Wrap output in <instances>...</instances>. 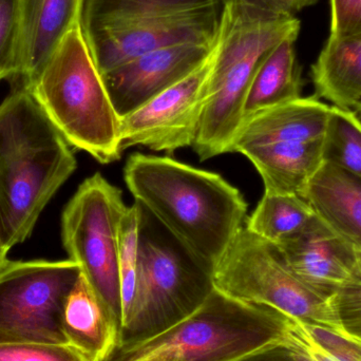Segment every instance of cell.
Returning <instances> with one entry per match:
<instances>
[{
  "mask_svg": "<svg viewBox=\"0 0 361 361\" xmlns=\"http://www.w3.org/2000/svg\"><path fill=\"white\" fill-rule=\"evenodd\" d=\"M124 179L135 203L212 271L245 225L243 195L216 173L135 154L127 160Z\"/></svg>",
  "mask_w": 361,
  "mask_h": 361,
  "instance_id": "cell-1",
  "label": "cell"
},
{
  "mask_svg": "<svg viewBox=\"0 0 361 361\" xmlns=\"http://www.w3.org/2000/svg\"><path fill=\"white\" fill-rule=\"evenodd\" d=\"M78 162L33 93L13 87L0 104V237L11 250L32 235Z\"/></svg>",
  "mask_w": 361,
  "mask_h": 361,
  "instance_id": "cell-2",
  "label": "cell"
},
{
  "mask_svg": "<svg viewBox=\"0 0 361 361\" xmlns=\"http://www.w3.org/2000/svg\"><path fill=\"white\" fill-rule=\"evenodd\" d=\"M222 10V0H84L80 27L103 75L163 47H214Z\"/></svg>",
  "mask_w": 361,
  "mask_h": 361,
  "instance_id": "cell-3",
  "label": "cell"
},
{
  "mask_svg": "<svg viewBox=\"0 0 361 361\" xmlns=\"http://www.w3.org/2000/svg\"><path fill=\"white\" fill-rule=\"evenodd\" d=\"M29 90L70 146L102 164L120 159L122 118L80 25L63 38Z\"/></svg>",
  "mask_w": 361,
  "mask_h": 361,
  "instance_id": "cell-4",
  "label": "cell"
},
{
  "mask_svg": "<svg viewBox=\"0 0 361 361\" xmlns=\"http://www.w3.org/2000/svg\"><path fill=\"white\" fill-rule=\"evenodd\" d=\"M140 207L137 284L118 345L166 332L195 313L214 290L212 269Z\"/></svg>",
  "mask_w": 361,
  "mask_h": 361,
  "instance_id": "cell-5",
  "label": "cell"
},
{
  "mask_svg": "<svg viewBox=\"0 0 361 361\" xmlns=\"http://www.w3.org/2000/svg\"><path fill=\"white\" fill-rule=\"evenodd\" d=\"M288 316L214 288L203 305L162 334L120 345L105 361H233L279 341Z\"/></svg>",
  "mask_w": 361,
  "mask_h": 361,
  "instance_id": "cell-6",
  "label": "cell"
},
{
  "mask_svg": "<svg viewBox=\"0 0 361 361\" xmlns=\"http://www.w3.org/2000/svg\"><path fill=\"white\" fill-rule=\"evenodd\" d=\"M212 281L216 290L231 298L267 305L288 317L348 333L332 297L301 281L276 244L261 239L245 226L214 265Z\"/></svg>",
  "mask_w": 361,
  "mask_h": 361,
  "instance_id": "cell-7",
  "label": "cell"
},
{
  "mask_svg": "<svg viewBox=\"0 0 361 361\" xmlns=\"http://www.w3.org/2000/svg\"><path fill=\"white\" fill-rule=\"evenodd\" d=\"M127 205L120 188L101 173L84 180L61 216V240L118 330L122 329L121 222Z\"/></svg>",
  "mask_w": 361,
  "mask_h": 361,
  "instance_id": "cell-8",
  "label": "cell"
},
{
  "mask_svg": "<svg viewBox=\"0 0 361 361\" xmlns=\"http://www.w3.org/2000/svg\"><path fill=\"white\" fill-rule=\"evenodd\" d=\"M80 276L73 261H8L0 271V345H68L63 305Z\"/></svg>",
  "mask_w": 361,
  "mask_h": 361,
  "instance_id": "cell-9",
  "label": "cell"
},
{
  "mask_svg": "<svg viewBox=\"0 0 361 361\" xmlns=\"http://www.w3.org/2000/svg\"><path fill=\"white\" fill-rule=\"evenodd\" d=\"M210 66L212 56L188 78L124 116L121 124L122 152L133 146L166 152L192 147L207 99Z\"/></svg>",
  "mask_w": 361,
  "mask_h": 361,
  "instance_id": "cell-10",
  "label": "cell"
},
{
  "mask_svg": "<svg viewBox=\"0 0 361 361\" xmlns=\"http://www.w3.org/2000/svg\"><path fill=\"white\" fill-rule=\"evenodd\" d=\"M214 47L180 44L144 53L107 73L104 82L121 118L182 82L212 56Z\"/></svg>",
  "mask_w": 361,
  "mask_h": 361,
  "instance_id": "cell-11",
  "label": "cell"
},
{
  "mask_svg": "<svg viewBox=\"0 0 361 361\" xmlns=\"http://www.w3.org/2000/svg\"><path fill=\"white\" fill-rule=\"evenodd\" d=\"M293 273L307 286L332 297L351 277L357 252L317 216L278 244Z\"/></svg>",
  "mask_w": 361,
  "mask_h": 361,
  "instance_id": "cell-12",
  "label": "cell"
},
{
  "mask_svg": "<svg viewBox=\"0 0 361 361\" xmlns=\"http://www.w3.org/2000/svg\"><path fill=\"white\" fill-rule=\"evenodd\" d=\"M84 0H18L19 44L13 87L29 89L63 38L80 25Z\"/></svg>",
  "mask_w": 361,
  "mask_h": 361,
  "instance_id": "cell-13",
  "label": "cell"
},
{
  "mask_svg": "<svg viewBox=\"0 0 361 361\" xmlns=\"http://www.w3.org/2000/svg\"><path fill=\"white\" fill-rule=\"evenodd\" d=\"M332 106L318 97L295 101L244 118L231 152L275 143H305L324 140Z\"/></svg>",
  "mask_w": 361,
  "mask_h": 361,
  "instance_id": "cell-14",
  "label": "cell"
},
{
  "mask_svg": "<svg viewBox=\"0 0 361 361\" xmlns=\"http://www.w3.org/2000/svg\"><path fill=\"white\" fill-rule=\"evenodd\" d=\"M316 216L361 252V179L324 162L302 195Z\"/></svg>",
  "mask_w": 361,
  "mask_h": 361,
  "instance_id": "cell-15",
  "label": "cell"
},
{
  "mask_svg": "<svg viewBox=\"0 0 361 361\" xmlns=\"http://www.w3.org/2000/svg\"><path fill=\"white\" fill-rule=\"evenodd\" d=\"M68 345L87 361H105L120 343V330L80 274L63 305Z\"/></svg>",
  "mask_w": 361,
  "mask_h": 361,
  "instance_id": "cell-16",
  "label": "cell"
},
{
  "mask_svg": "<svg viewBox=\"0 0 361 361\" xmlns=\"http://www.w3.org/2000/svg\"><path fill=\"white\" fill-rule=\"evenodd\" d=\"M324 140L254 146L240 154L258 171L264 184V193L302 197L324 163Z\"/></svg>",
  "mask_w": 361,
  "mask_h": 361,
  "instance_id": "cell-17",
  "label": "cell"
},
{
  "mask_svg": "<svg viewBox=\"0 0 361 361\" xmlns=\"http://www.w3.org/2000/svg\"><path fill=\"white\" fill-rule=\"evenodd\" d=\"M311 75L319 99L354 109L361 102V33L329 37Z\"/></svg>",
  "mask_w": 361,
  "mask_h": 361,
  "instance_id": "cell-18",
  "label": "cell"
},
{
  "mask_svg": "<svg viewBox=\"0 0 361 361\" xmlns=\"http://www.w3.org/2000/svg\"><path fill=\"white\" fill-rule=\"evenodd\" d=\"M296 40H282L259 66L246 97L244 118L301 97L303 82Z\"/></svg>",
  "mask_w": 361,
  "mask_h": 361,
  "instance_id": "cell-19",
  "label": "cell"
},
{
  "mask_svg": "<svg viewBox=\"0 0 361 361\" xmlns=\"http://www.w3.org/2000/svg\"><path fill=\"white\" fill-rule=\"evenodd\" d=\"M281 341L297 361H361V339L288 317Z\"/></svg>",
  "mask_w": 361,
  "mask_h": 361,
  "instance_id": "cell-20",
  "label": "cell"
},
{
  "mask_svg": "<svg viewBox=\"0 0 361 361\" xmlns=\"http://www.w3.org/2000/svg\"><path fill=\"white\" fill-rule=\"evenodd\" d=\"M315 216L309 202L301 195L264 193L244 226L261 239L278 245L298 233Z\"/></svg>",
  "mask_w": 361,
  "mask_h": 361,
  "instance_id": "cell-21",
  "label": "cell"
},
{
  "mask_svg": "<svg viewBox=\"0 0 361 361\" xmlns=\"http://www.w3.org/2000/svg\"><path fill=\"white\" fill-rule=\"evenodd\" d=\"M324 159L361 179V127L351 110L332 106L324 140Z\"/></svg>",
  "mask_w": 361,
  "mask_h": 361,
  "instance_id": "cell-22",
  "label": "cell"
},
{
  "mask_svg": "<svg viewBox=\"0 0 361 361\" xmlns=\"http://www.w3.org/2000/svg\"><path fill=\"white\" fill-rule=\"evenodd\" d=\"M140 223H141V207L139 204L135 203L133 206H127L121 222L120 255H118L123 320L130 309L133 297H135L137 267H139Z\"/></svg>",
  "mask_w": 361,
  "mask_h": 361,
  "instance_id": "cell-23",
  "label": "cell"
},
{
  "mask_svg": "<svg viewBox=\"0 0 361 361\" xmlns=\"http://www.w3.org/2000/svg\"><path fill=\"white\" fill-rule=\"evenodd\" d=\"M18 44V0H0V80L16 75Z\"/></svg>",
  "mask_w": 361,
  "mask_h": 361,
  "instance_id": "cell-24",
  "label": "cell"
},
{
  "mask_svg": "<svg viewBox=\"0 0 361 361\" xmlns=\"http://www.w3.org/2000/svg\"><path fill=\"white\" fill-rule=\"evenodd\" d=\"M333 305L343 328L361 339V252L350 279L332 296Z\"/></svg>",
  "mask_w": 361,
  "mask_h": 361,
  "instance_id": "cell-25",
  "label": "cell"
},
{
  "mask_svg": "<svg viewBox=\"0 0 361 361\" xmlns=\"http://www.w3.org/2000/svg\"><path fill=\"white\" fill-rule=\"evenodd\" d=\"M0 361H87L69 345L16 343L0 345Z\"/></svg>",
  "mask_w": 361,
  "mask_h": 361,
  "instance_id": "cell-26",
  "label": "cell"
},
{
  "mask_svg": "<svg viewBox=\"0 0 361 361\" xmlns=\"http://www.w3.org/2000/svg\"><path fill=\"white\" fill-rule=\"evenodd\" d=\"M330 6L329 37L361 33V0H330Z\"/></svg>",
  "mask_w": 361,
  "mask_h": 361,
  "instance_id": "cell-27",
  "label": "cell"
},
{
  "mask_svg": "<svg viewBox=\"0 0 361 361\" xmlns=\"http://www.w3.org/2000/svg\"><path fill=\"white\" fill-rule=\"evenodd\" d=\"M233 361H297L281 339Z\"/></svg>",
  "mask_w": 361,
  "mask_h": 361,
  "instance_id": "cell-28",
  "label": "cell"
},
{
  "mask_svg": "<svg viewBox=\"0 0 361 361\" xmlns=\"http://www.w3.org/2000/svg\"><path fill=\"white\" fill-rule=\"evenodd\" d=\"M254 1L276 14L288 17H296L301 11L318 4V0H254Z\"/></svg>",
  "mask_w": 361,
  "mask_h": 361,
  "instance_id": "cell-29",
  "label": "cell"
},
{
  "mask_svg": "<svg viewBox=\"0 0 361 361\" xmlns=\"http://www.w3.org/2000/svg\"><path fill=\"white\" fill-rule=\"evenodd\" d=\"M8 248L4 245L2 242L1 237H0V271L6 267V263L8 262Z\"/></svg>",
  "mask_w": 361,
  "mask_h": 361,
  "instance_id": "cell-30",
  "label": "cell"
},
{
  "mask_svg": "<svg viewBox=\"0 0 361 361\" xmlns=\"http://www.w3.org/2000/svg\"><path fill=\"white\" fill-rule=\"evenodd\" d=\"M352 114H353L354 118H355L356 122L358 123V125L361 127V102L356 106L354 109L351 110Z\"/></svg>",
  "mask_w": 361,
  "mask_h": 361,
  "instance_id": "cell-31",
  "label": "cell"
}]
</instances>
